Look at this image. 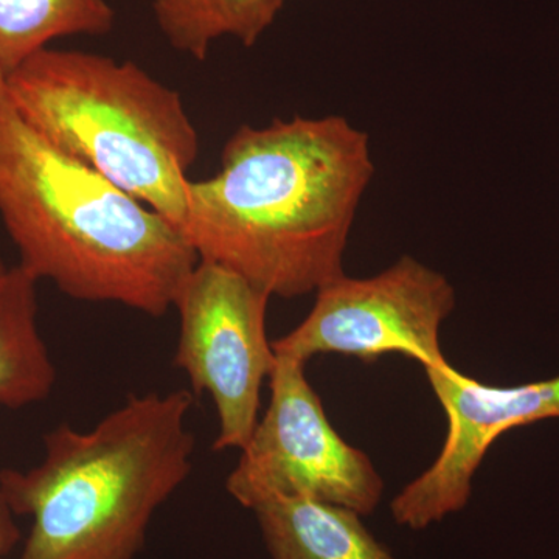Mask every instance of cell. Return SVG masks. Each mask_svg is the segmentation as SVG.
I'll return each mask as SVG.
<instances>
[{"mask_svg": "<svg viewBox=\"0 0 559 559\" xmlns=\"http://www.w3.org/2000/svg\"><path fill=\"white\" fill-rule=\"evenodd\" d=\"M374 175L367 132L345 117L275 119L234 132L212 178L190 180L182 231L200 261L296 299L345 274Z\"/></svg>", "mask_w": 559, "mask_h": 559, "instance_id": "6da1fadb", "label": "cell"}, {"mask_svg": "<svg viewBox=\"0 0 559 559\" xmlns=\"http://www.w3.org/2000/svg\"><path fill=\"white\" fill-rule=\"evenodd\" d=\"M0 219L33 278L70 299L162 318L197 267L170 221L0 105Z\"/></svg>", "mask_w": 559, "mask_h": 559, "instance_id": "7a4b0ae2", "label": "cell"}, {"mask_svg": "<svg viewBox=\"0 0 559 559\" xmlns=\"http://www.w3.org/2000/svg\"><path fill=\"white\" fill-rule=\"evenodd\" d=\"M189 390L128 396L87 432L44 436L31 469L0 471L14 514L32 518L17 559H135L156 511L193 468Z\"/></svg>", "mask_w": 559, "mask_h": 559, "instance_id": "3957f363", "label": "cell"}, {"mask_svg": "<svg viewBox=\"0 0 559 559\" xmlns=\"http://www.w3.org/2000/svg\"><path fill=\"white\" fill-rule=\"evenodd\" d=\"M32 130L180 230L200 135L182 98L131 61L47 49L7 76Z\"/></svg>", "mask_w": 559, "mask_h": 559, "instance_id": "277c9868", "label": "cell"}, {"mask_svg": "<svg viewBox=\"0 0 559 559\" xmlns=\"http://www.w3.org/2000/svg\"><path fill=\"white\" fill-rule=\"evenodd\" d=\"M305 367L275 355L270 406L227 477V492L249 510L271 498H301L367 516L380 506L384 480L331 426Z\"/></svg>", "mask_w": 559, "mask_h": 559, "instance_id": "5b68a950", "label": "cell"}, {"mask_svg": "<svg viewBox=\"0 0 559 559\" xmlns=\"http://www.w3.org/2000/svg\"><path fill=\"white\" fill-rule=\"evenodd\" d=\"M271 296L218 264L198 261L180 289L178 349L173 364L218 415L213 451L242 450L259 425L261 389L275 353L266 334Z\"/></svg>", "mask_w": 559, "mask_h": 559, "instance_id": "8992f818", "label": "cell"}, {"mask_svg": "<svg viewBox=\"0 0 559 559\" xmlns=\"http://www.w3.org/2000/svg\"><path fill=\"white\" fill-rule=\"evenodd\" d=\"M455 308L450 280L411 255L370 278L347 275L316 293L307 319L272 342L277 356L307 364L316 355L373 364L400 353L423 369L443 366L440 329Z\"/></svg>", "mask_w": 559, "mask_h": 559, "instance_id": "52a82bcc", "label": "cell"}, {"mask_svg": "<svg viewBox=\"0 0 559 559\" xmlns=\"http://www.w3.org/2000/svg\"><path fill=\"white\" fill-rule=\"evenodd\" d=\"M426 377L448 419L436 462L390 503L401 527L425 530L465 509L473 479L489 448L503 433L540 419L559 418V377L530 384H484L450 362L426 367Z\"/></svg>", "mask_w": 559, "mask_h": 559, "instance_id": "ba28073f", "label": "cell"}, {"mask_svg": "<svg viewBox=\"0 0 559 559\" xmlns=\"http://www.w3.org/2000/svg\"><path fill=\"white\" fill-rule=\"evenodd\" d=\"M252 511L271 559H396L345 507L271 498Z\"/></svg>", "mask_w": 559, "mask_h": 559, "instance_id": "9c48e42d", "label": "cell"}, {"mask_svg": "<svg viewBox=\"0 0 559 559\" xmlns=\"http://www.w3.org/2000/svg\"><path fill=\"white\" fill-rule=\"evenodd\" d=\"M38 283L20 266L0 272V406L11 411L49 399L57 382L39 330Z\"/></svg>", "mask_w": 559, "mask_h": 559, "instance_id": "30bf717a", "label": "cell"}, {"mask_svg": "<svg viewBox=\"0 0 559 559\" xmlns=\"http://www.w3.org/2000/svg\"><path fill=\"white\" fill-rule=\"evenodd\" d=\"M285 0H154L157 25L173 49L198 61L230 36L252 47L277 20Z\"/></svg>", "mask_w": 559, "mask_h": 559, "instance_id": "8fae6325", "label": "cell"}, {"mask_svg": "<svg viewBox=\"0 0 559 559\" xmlns=\"http://www.w3.org/2000/svg\"><path fill=\"white\" fill-rule=\"evenodd\" d=\"M114 24L106 0H0V66L10 73L51 40L108 35Z\"/></svg>", "mask_w": 559, "mask_h": 559, "instance_id": "7c38bea8", "label": "cell"}, {"mask_svg": "<svg viewBox=\"0 0 559 559\" xmlns=\"http://www.w3.org/2000/svg\"><path fill=\"white\" fill-rule=\"evenodd\" d=\"M20 539L21 532L14 522L13 510L10 509L2 488H0V559L9 555Z\"/></svg>", "mask_w": 559, "mask_h": 559, "instance_id": "4fadbf2b", "label": "cell"}, {"mask_svg": "<svg viewBox=\"0 0 559 559\" xmlns=\"http://www.w3.org/2000/svg\"><path fill=\"white\" fill-rule=\"evenodd\" d=\"M7 76H9V73L0 66V105L7 98Z\"/></svg>", "mask_w": 559, "mask_h": 559, "instance_id": "5bb4252c", "label": "cell"}, {"mask_svg": "<svg viewBox=\"0 0 559 559\" xmlns=\"http://www.w3.org/2000/svg\"><path fill=\"white\" fill-rule=\"evenodd\" d=\"M5 270H7L5 264H3V261H2V260H0V272H3V271H5Z\"/></svg>", "mask_w": 559, "mask_h": 559, "instance_id": "9a60e30c", "label": "cell"}]
</instances>
